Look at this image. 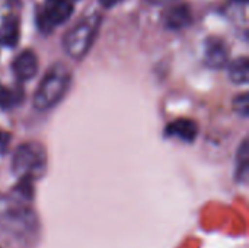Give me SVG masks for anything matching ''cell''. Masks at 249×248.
Returning <instances> with one entry per match:
<instances>
[{"instance_id":"obj_8","label":"cell","mask_w":249,"mask_h":248,"mask_svg":"<svg viewBox=\"0 0 249 248\" xmlns=\"http://www.w3.org/2000/svg\"><path fill=\"white\" fill-rule=\"evenodd\" d=\"M12 72L19 82L31 80L38 72V57L32 50L20 51L12 61Z\"/></svg>"},{"instance_id":"obj_14","label":"cell","mask_w":249,"mask_h":248,"mask_svg":"<svg viewBox=\"0 0 249 248\" xmlns=\"http://www.w3.org/2000/svg\"><path fill=\"white\" fill-rule=\"evenodd\" d=\"M233 110L241 115L242 118H247L249 114V101L248 94H241L233 99Z\"/></svg>"},{"instance_id":"obj_5","label":"cell","mask_w":249,"mask_h":248,"mask_svg":"<svg viewBox=\"0 0 249 248\" xmlns=\"http://www.w3.org/2000/svg\"><path fill=\"white\" fill-rule=\"evenodd\" d=\"M73 0H45L36 10V26L42 34H50L57 26L64 23L73 15Z\"/></svg>"},{"instance_id":"obj_2","label":"cell","mask_w":249,"mask_h":248,"mask_svg":"<svg viewBox=\"0 0 249 248\" xmlns=\"http://www.w3.org/2000/svg\"><path fill=\"white\" fill-rule=\"evenodd\" d=\"M71 85V72L63 63L53 64L41 79L34 98L32 105L36 111H48L58 105Z\"/></svg>"},{"instance_id":"obj_13","label":"cell","mask_w":249,"mask_h":248,"mask_svg":"<svg viewBox=\"0 0 249 248\" xmlns=\"http://www.w3.org/2000/svg\"><path fill=\"white\" fill-rule=\"evenodd\" d=\"M23 99L20 88H7L0 85V110H10L18 107Z\"/></svg>"},{"instance_id":"obj_7","label":"cell","mask_w":249,"mask_h":248,"mask_svg":"<svg viewBox=\"0 0 249 248\" xmlns=\"http://www.w3.org/2000/svg\"><path fill=\"white\" fill-rule=\"evenodd\" d=\"M163 26L169 31H182L193 23V13L187 3H177L162 15Z\"/></svg>"},{"instance_id":"obj_3","label":"cell","mask_w":249,"mask_h":248,"mask_svg":"<svg viewBox=\"0 0 249 248\" xmlns=\"http://www.w3.org/2000/svg\"><path fill=\"white\" fill-rule=\"evenodd\" d=\"M48 170V155L38 142H25L19 145L12 156V172L19 180H41Z\"/></svg>"},{"instance_id":"obj_9","label":"cell","mask_w":249,"mask_h":248,"mask_svg":"<svg viewBox=\"0 0 249 248\" xmlns=\"http://www.w3.org/2000/svg\"><path fill=\"white\" fill-rule=\"evenodd\" d=\"M198 134V124L191 118H178L169 123L165 129L166 137L179 139L185 143H193Z\"/></svg>"},{"instance_id":"obj_10","label":"cell","mask_w":249,"mask_h":248,"mask_svg":"<svg viewBox=\"0 0 249 248\" xmlns=\"http://www.w3.org/2000/svg\"><path fill=\"white\" fill-rule=\"evenodd\" d=\"M20 38V22L15 15H7L0 23V45L13 48Z\"/></svg>"},{"instance_id":"obj_11","label":"cell","mask_w":249,"mask_h":248,"mask_svg":"<svg viewBox=\"0 0 249 248\" xmlns=\"http://www.w3.org/2000/svg\"><path fill=\"white\" fill-rule=\"evenodd\" d=\"M249 171V143L248 139H244L241 146L236 151V164H235V180L238 183H245Z\"/></svg>"},{"instance_id":"obj_6","label":"cell","mask_w":249,"mask_h":248,"mask_svg":"<svg viewBox=\"0 0 249 248\" xmlns=\"http://www.w3.org/2000/svg\"><path fill=\"white\" fill-rule=\"evenodd\" d=\"M229 61V47L217 37H210L204 42V63L210 69H223Z\"/></svg>"},{"instance_id":"obj_19","label":"cell","mask_w":249,"mask_h":248,"mask_svg":"<svg viewBox=\"0 0 249 248\" xmlns=\"http://www.w3.org/2000/svg\"><path fill=\"white\" fill-rule=\"evenodd\" d=\"M73 1H76V0H73Z\"/></svg>"},{"instance_id":"obj_15","label":"cell","mask_w":249,"mask_h":248,"mask_svg":"<svg viewBox=\"0 0 249 248\" xmlns=\"http://www.w3.org/2000/svg\"><path fill=\"white\" fill-rule=\"evenodd\" d=\"M9 139H10V134L0 130V155H1L3 152H6L7 145H9Z\"/></svg>"},{"instance_id":"obj_4","label":"cell","mask_w":249,"mask_h":248,"mask_svg":"<svg viewBox=\"0 0 249 248\" xmlns=\"http://www.w3.org/2000/svg\"><path fill=\"white\" fill-rule=\"evenodd\" d=\"M101 26V15L92 13L82 18L63 38V47L69 57L82 60L92 48Z\"/></svg>"},{"instance_id":"obj_12","label":"cell","mask_w":249,"mask_h":248,"mask_svg":"<svg viewBox=\"0 0 249 248\" xmlns=\"http://www.w3.org/2000/svg\"><path fill=\"white\" fill-rule=\"evenodd\" d=\"M229 79L235 85H247L249 80V61L248 57L242 56L235 58L228 69Z\"/></svg>"},{"instance_id":"obj_1","label":"cell","mask_w":249,"mask_h":248,"mask_svg":"<svg viewBox=\"0 0 249 248\" xmlns=\"http://www.w3.org/2000/svg\"><path fill=\"white\" fill-rule=\"evenodd\" d=\"M0 231L15 240L28 243L39 231L35 212L15 196H0Z\"/></svg>"},{"instance_id":"obj_18","label":"cell","mask_w":249,"mask_h":248,"mask_svg":"<svg viewBox=\"0 0 249 248\" xmlns=\"http://www.w3.org/2000/svg\"><path fill=\"white\" fill-rule=\"evenodd\" d=\"M233 1H236V3H241V4H247V3H248V0H233Z\"/></svg>"},{"instance_id":"obj_16","label":"cell","mask_w":249,"mask_h":248,"mask_svg":"<svg viewBox=\"0 0 249 248\" xmlns=\"http://www.w3.org/2000/svg\"><path fill=\"white\" fill-rule=\"evenodd\" d=\"M120 1H123V0H99V3H101L104 7H107V9L114 7V6H115V4H118Z\"/></svg>"},{"instance_id":"obj_17","label":"cell","mask_w":249,"mask_h":248,"mask_svg":"<svg viewBox=\"0 0 249 248\" xmlns=\"http://www.w3.org/2000/svg\"><path fill=\"white\" fill-rule=\"evenodd\" d=\"M150 3H165V1H168V0H149Z\"/></svg>"}]
</instances>
